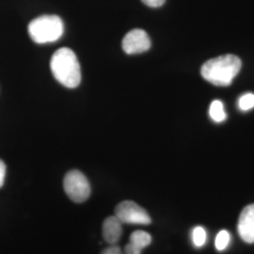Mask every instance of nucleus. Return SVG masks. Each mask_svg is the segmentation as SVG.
<instances>
[{"label":"nucleus","instance_id":"f257e3e1","mask_svg":"<svg viewBox=\"0 0 254 254\" xmlns=\"http://www.w3.org/2000/svg\"><path fill=\"white\" fill-rule=\"evenodd\" d=\"M241 60L235 55H224L209 60L202 65L200 74L215 86L226 87L232 84L241 70Z\"/></svg>","mask_w":254,"mask_h":254},{"label":"nucleus","instance_id":"39448f33","mask_svg":"<svg viewBox=\"0 0 254 254\" xmlns=\"http://www.w3.org/2000/svg\"><path fill=\"white\" fill-rule=\"evenodd\" d=\"M115 216L123 224L148 225L152 221L145 209L132 200H125L119 203L115 209Z\"/></svg>","mask_w":254,"mask_h":254},{"label":"nucleus","instance_id":"423d86ee","mask_svg":"<svg viewBox=\"0 0 254 254\" xmlns=\"http://www.w3.org/2000/svg\"><path fill=\"white\" fill-rule=\"evenodd\" d=\"M151 47V40L147 32L140 28L129 31L123 40V49L128 55L140 54Z\"/></svg>","mask_w":254,"mask_h":254},{"label":"nucleus","instance_id":"1a4fd4ad","mask_svg":"<svg viewBox=\"0 0 254 254\" xmlns=\"http://www.w3.org/2000/svg\"><path fill=\"white\" fill-rule=\"evenodd\" d=\"M152 242V236L144 231H136L130 236V241L132 245L135 246L139 250H143L146 247L151 244Z\"/></svg>","mask_w":254,"mask_h":254},{"label":"nucleus","instance_id":"4468645a","mask_svg":"<svg viewBox=\"0 0 254 254\" xmlns=\"http://www.w3.org/2000/svg\"><path fill=\"white\" fill-rule=\"evenodd\" d=\"M145 5L151 8H158L164 5L166 0H141Z\"/></svg>","mask_w":254,"mask_h":254},{"label":"nucleus","instance_id":"f03ea898","mask_svg":"<svg viewBox=\"0 0 254 254\" xmlns=\"http://www.w3.org/2000/svg\"><path fill=\"white\" fill-rule=\"evenodd\" d=\"M50 67L57 81L64 87L73 89L80 84V64L72 49L64 47L57 50L52 56Z\"/></svg>","mask_w":254,"mask_h":254},{"label":"nucleus","instance_id":"6e6552de","mask_svg":"<svg viewBox=\"0 0 254 254\" xmlns=\"http://www.w3.org/2000/svg\"><path fill=\"white\" fill-rule=\"evenodd\" d=\"M123 235V223L116 216H111L104 221L103 236L110 245H115Z\"/></svg>","mask_w":254,"mask_h":254},{"label":"nucleus","instance_id":"ddd939ff","mask_svg":"<svg viewBox=\"0 0 254 254\" xmlns=\"http://www.w3.org/2000/svg\"><path fill=\"white\" fill-rule=\"evenodd\" d=\"M238 107L243 111H248L254 108V93H246L238 100Z\"/></svg>","mask_w":254,"mask_h":254},{"label":"nucleus","instance_id":"7ed1b4c3","mask_svg":"<svg viewBox=\"0 0 254 254\" xmlns=\"http://www.w3.org/2000/svg\"><path fill=\"white\" fill-rule=\"evenodd\" d=\"M27 30L36 44L54 43L64 35V24L58 15H42L29 23Z\"/></svg>","mask_w":254,"mask_h":254},{"label":"nucleus","instance_id":"f3484780","mask_svg":"<svg viewBox=\"0 0 254 254\" xmlns=\"http://www.w3.org/2000/svg\"><path fill=\"white\" fill-rule=\"evenodd\" d=\"M6 175V165L0 159V188L3 187Z\"/></svg>","mask_w":254,"mask_h":254},{"label":"nucleus","instance_id":"dca6fc26","mask_svg":"<svg viewBox=\"0 0 254 254\" xmlns=\"http://www.w3.org/2000/svg\"><path fill=\"white\" fill-rule=\"evenodd\" d=\"M141 250L137 249L136 247L132 245L131 243H128L126 249H125V254H141Z\"/></svg>","mask_w":254,"mask_h":254},{"label":"nucleus","instance_id":"0eeeda50","mask_svg":"<svg viewBox=\"0 0 254 254\" xmlns=\"http://www.w3.org/2000/svg\"><path fill=\"white\" fill-rule=\"evenodd\" d=\"M238 234L243 241L249 244L254 243V204L246 206L238 220Z\"/></svg>","mask_w":254,"mask_h":254},{"label":"nucleus","instance_id":"9d476101","mask_svg":"<svg viewBox=\"0 0 254 254\" xmlns=\"http://www.w3.org/2000/svg\"><path fill=\"white\" fill-rule=\"evenodd\" d=\"M209 115L216 123H222L226 120L227 114L221 101L215 100L212 102L209 108Z\"/></svg>","mask_w":254,"mask_h":254},{"label":"nucleus","instance_id":"f8f14e48","mask_svg":"<svg viewBox=\"0 0 254 254\" xmlns=\"http://www.w3.org/2000/svg\"><path fill=\"white\" fill-rule=\"evenodd\" d=\"M230 239H231V236L227 231L222 230L218 233V236L216 237V242H215L216 249L218 252H222L227 248L230 243Z\"/></svg>","mask_w":254,"mask_h":254},{"label":"nucleus","instance_id":"20e7f679","mask_svg":"<svg viewBox=\"0 0 254 254\" xmlns=\"http://www.w3.org/2000/svg\"><path fill=\"white\" fill-rule=\"evenodd\" d=\"M64 188L68 197L77 203L86 201L91 195V185L87 177L76 170L71 171L65 175Z\"/></svg>","mask_w":254,"mask_h":254},{"label":"nucleus","instance_id":"2eb2a0df","mask_svg":"<svg viewBox=\"0 0 254 254\" xmlns=\"http://www.w3.org/2000/svg\"><path fill=\"white\" fill-rule=\"evenodd\" d=\"M101 254H124L121 248L116 245H111L108 249H106Z\"/></svg>","mask_w":254,"mask_h":254},{"label":"nucleus","instance_id":"9b49d317","mask_svg":"<svg viewBox=\"0 0 254 254\" xmlns=\"http://www.w3.org/2000/svg\"><path fill=\"white\" fill-rule=\"evenodd\" d=\"M192 241H193V244L197 248H200L204 245L206 241L205 230L200 226L194 228V230L192 231Z\"/></svg>","mask_w":254,"mask_h":254}]
</instances>
